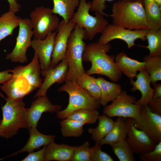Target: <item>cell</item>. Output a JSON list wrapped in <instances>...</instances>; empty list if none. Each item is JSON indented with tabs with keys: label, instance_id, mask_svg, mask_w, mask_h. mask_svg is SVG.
<instances>
[{
	"label": "cell",
	"instance_id": "obj_1",
	"mask_svg": "<svg viewBox=\"0 0 161 161\" xmlns=\"http://www.w3.org/2000/svg\"><path fill=\"white\" fill-rule=\"evenodd\" d=\"M38 58L35 54L31 61L26 66H18L10 69L12 77L0 87L7 97L15 100H22L26 95L39 88L43 79Z\"/></svg>",
	"mask_w": 161,
	"mask_h": 161
},
{
	"label": "cell",
	"instance_id": "obj_2",
	"mask_svg": "<svg viewBox=\"0 0 161 161\" xmlns=\"http://www.w3.org/2000/svg\"><path fill=\"white\" fill-rule=\"evenodd\" d=\"M112 47L109 43L103 44L98 41L86 45L83 60L91 64V67L86 73L89 75L95 74L104 75L114 82L120 79L122 73L113 58L107 54Z\"/></svg>",
	"mask_w": 161,
	"mask_h": 161
},
{
	"label": "cell",
	"instance_id": "obj_3",
	"mask_svg": "<svg viewBox=\"0 0 161 161\" xmlns=\"http://www.w3.org/2000/svg\"><path fill=\"white\" fill-rule=\"evenodd\" d=\"M112 24L131 30L149 29L146 21L143 0H120L112 4Z\"/></svg>",
	"mask_w": 161,
	"mask_h": 161
},
{
	"label": "cell",
	"instance_id": "obj_4",
	"mask_svg": "<svg viewBox=\"0 0 161 161\" xmlns=\"http://www.w3.org/2000/svg\"><path fill=\"white\" fill-rule=\"evenodd\" d=\"M5 104L1 106L2 119L0 125V137L9 139L18 132L21 128L28 129L27 109L22 101L15 100L8 97Z\"/></svg>",
	"mask_w": 161,
	"mask_h": 161
},
{
	"label": "cell",
	"instance_id": "obj_5",
	"mask_svg": "<svg viewBox=\"0 0 161 161\" xmlns=\"http://www.w3.org/2000/svg\"><path fill=\"white\" fill-rule=\"evenodd\" d=\"M87 38L85 29L75 25L69 38L65 55L68 69L65 82H76L78 78L85 73L83 55L86 45L84 40Z\"/></svg>",
	"mask_w": 161,
	"mask_h": 161
},
{
	"label": "cell",
	"instance_id": "obj_6",
	"mask_svg": "<svg viewBox=\"0 0 161 161\" xmlns=\"http://www.w3.org/2000/svg\"><path fill=\"white\" fill-rule=\"evenodd\" d=\"M58 90L67 92L69 97L67 107L57 112V117L60 119H65L70 114L79 109L97 110L101 105L98 100L80 87L76 82H66Z\"/></svg>",
	"mask_w": 161,
	"mask_h": 161
},
{
	"label": "cell",
	"instance_id": "obj_7",
	"mask_svg": "<svg viewBox=\"0 0 161 161\" xmlns=\"http://www.w3.org/2000/svg\"><path fill=\"white\" fill-rule=\"evenodd\" d=\"M91 7V2L80 0L77 10L70 21L84 29L90 40H92L97 34L102 33L109 24L102 14L95 13V16L91 15L89 11Z\"/></svg>",
	"mask_w": 161,
	"mask_h": 161
},
{
	"label": "cell",
	"instance_id": "obj_8",
	"mask_svg": "<svg viewBox=\"0 0 161 161\" xmlns=\"http://www.w3.org/2000/svg\"><path fill=\"white\" fill-rule=\"evenodd\" d=\"M30 17L33 36L37 40L43 39L56 30L60 22L52 9L44 6L36 7L30 12Z\"/></svg>",
	"mask_w": 161,
	"mask_h": 161
},
{
	"label": "cell",
	"instance_id": "obj_9",
	"mask_svg": "<svg viewBox=\"0 0 161 161\" xmlns=\"http://www.w3.org/2000/svg\"><path fill=\"white\" fill-rule=\"evenodd\" d=\"M136 101L135 97L128 95L125 90L122 91L110 104L105 106L103 113L111 117L135 118L139 114L141 106L136 104Z\"/></svg>",
	"mask_w": 161,
	"mask_h": 161
},
{
	"label": "cell",
	"instance_id": "obj_10",
	"mask_svg": "<svg viewBox=\"0 0 161 161\" xmlns=\"http://www.w3.org/2000/svg\"><path fill=\"white\" fill-rule=\"evenodd\" d=\"M131 118L136 128L144 132L157 143L161 141V115L153 112L145 105L141 106L135 118Z\"/></svg>",
	"mask_w": 161,
	"mask_h": 161
},
{
	"label": "cell",
	"instance_id": "obj_11",
	"mask_svg": "<svg viewBox=\"0 0 161 161\" xmlns=\"http://www.w3.org/2000/svg\"><path fill=\"white\" fill-rule=\"evenodd\" d=\"M19 27L15 47L10 53L7 55L6 58L12 62L24 63L27 61L26 52L31 45L32 27L30 19L20 18Z\"/></svg>",
	"mask_w": 161,
	"mask_h": 161
},
{
	"label": "cell",
	"instance_id": "obj_12",
	"mask_svg": "<svg viewBox=\"0 0 161 161\" xmlns=\"http://www.w3.org/2000/svg\"><path fill=\"white\" fill-rule=\"evenodd\" d=\"M149 30H131L113 24H108L101 33L98 41L102 44H106L114 39H120L125 42L128 48L130 49L135 45L136 40H146L145 35Z\"/></svg>",
	"mask_w": 161,
	"mask_h": 161
},
{
	"label": "cell",
	"instance_id": "obj_13",
	"mask_svg": "<svg viewBox=\"0 0 161 161\" xmlns=\"http://www.w3.org/2000/svg\"><path fill=\"white\" fill-rule=\"evenodd\" d=\"M75 25L70 21L66 22L63 20L60 21L55 38L49 71L54 68L65 58L68 40Z\"/></svg>",
	"mask_w": 161,
	"mask_h": 161
},
{
	"label": "cell",
	"instance_id": "obj_14",
	"mask_svg": "<svg viewBox=\"0 0 161 161\" xmlns=\"http://www.w3.org/2000/svg\"><path fill=\"white\" fill-rule=\"evenodd\" d=\"M57 32V30L50 33L43 39L37 40L34 38L31 41V46L38 58L41 74L44 77L49 69L55 38Z\"/></svg>",
	"mask_w": 161,
	"mask_h": 161
},
{
	"label": "cell",
	"instance_id": "obj_15",
	"mask_svg": "<svg viewBox=\"0 0 161 161\" xmlns=\"http://www.w3.org/2000/svg\"><path fill=\"white\" fill-rule=\"evenodd\" d=\"M128 126L126 139L134 153L142 154L153 150L157 143L144 132L136 128L131 118H126Z\"/></svg>",
	"mask_w": 161,
	"mask_h": 161
},
{
	"label": "cell",
	"instance_id": "obj_16",
	"mask_svg": "<svg viewBox=\"0 0 161 161\" xmlns=\"http://www.w3.org/2000/svg\"><path fill=\"white\" fill-rule=\"evenodd\" d=\"M37 97L32 102L30 107L27 109L28 129L31 127L37 128L38 123L43 113H54L61 109V106L52 104L46 96Z\"/></svg>",
	"mask_w": 161,
	"mask_h": 161
},
{
	"label": "cell",
	"instance_id": "obj_17",
	"mask_svg": "<svg viewBox=\"0 0 161 161\" xmlns=\"http://www.w3.org/2000/svg\"><path fill=\"white\" fill-rule=\"evenodd\" d=\"M68 69V62L65 58L54 68L48 72L34 98L46 96L48 89L53 84L55 83H61L64 82Z\"/></svg>",
	"mask_w": 161,
	"mask_h": 161
},
{
	"label": "cell",
	"instance_id": "obj_18",
	"mask_svg": "<svg viewBox=\"0 0 161 161\" xmlns=\"http://www.w3.org/2000/svg\"><path fill=\"white\" fill-rule=\"evenodd\" d=\"M136 77L135 81L130 79V83L132 86L131 90L139 91L141 96L139 100H137L135 103L140 105H147L153 96V89L150 85L151 81L149 75L144 69L139 71Z\"/></svg>",
	"mask_w": 161,
	"mask_h": 161
},
{
	"label": "cell",
	"instance_id": "obj_19",
	"mask_svg": "<svg viewBox=\"0 0 161 161\" xmlns=\"http://www.w3.org/2000/svg\"><path fill=\"white\" fill-rule=\"evenodd\" d=\"M29 133V137L26 144L20 150L7 156L4 158L15 156L18 154L25 152L29 153L39 149L41 147L46 146L54 141L55 136L54 135H47L40 132L37 128L31 127L28 129Z\"/></svg>",
	"mask_w": 161,
	"mask_h": 161
},
{
	"label": "cell",
	"instance_id": "obj_20",
	"mask_svg": "<svg viewBox=\"0 0 161 161\" xmlns=\"http://www.w3.org/2000/svg\"><path fill=\"white\" fill-rule=\"evenodd\" d=\"M115 62L120 72L130 79L136 77L137 72L145 69L144 62L131 58L123 52L117 55Z\"/></svg>",
	"mask_w": 161,
	"mask_h": 161
},
{
	"label": "cell",
	"instance_id": "obj_21",
	"mask_svg": "<svg viewBox=\"0 0 161 161\" xmlns=\"http://www.w3.org/2000/svg\"><path fill=\"white\" fill-rule=\"evenodd\" d=\"M76 146L65 144H58L52 142L45 146V161H70Z\"/></svg>",
	"mask_w": 161,
	"mask_h": 161
},
{
	"label": "cell",
	"instance_id": "obj_22",
	"mask_svg": "<svg viewBox=\"0 0 161 161\" xmlns=\"http://www.w3.org/2000/svg\"><path fill=\"white\" fill-rule=\"evenodd\" d=\"M128 132V126L125 118L117 117L114 121L110 131L100 143L101 146L107 144L112 146L126 139Z\"/></svg>",
	"mask_w": 161,
	"mask_h": 161
},
{
	"label": "cell",
	"instance_id": "obj_23",
	"mask_svg": "<svg viewBox=\"0 0 161 161\" xmlns=\"http://www.w3.org/2000/svg\"><path fill=\"white\" fill-rule=\"evenodd\" d=\"M96 81L101 90L99 101L103 106H106L109 102L116 98L122 91L119 84L108 81L103 78H97Z\"/></svg>",
	"mask_w": 161,
	"mask_h": 161
},
{
	"label": "cell",
	"instance_id": "obj_24",
	"mask_svg": "<svg viewBox=\"0 0 161 161\" xmlns=\"http://www.w3.org/2000/svg\"><path fill=\"white\" fill-rule=\"evenodd\" d=\"M146 21L149 29H161V6L154 0H143Z\"/></svg>",
	"mask_w": 161,
	"mask_h": 161
},
{
	"label": "cell",
	"instance_id": "obj_25",
	"mask_svg": "<svg viewBox=\"0 0 161 161\" xmlns=\"http://www.w3.org/2000/svg\"><path fill=\"white\" fill-rule=\"evenodd\" d=\"M53 13L61 17L66 22H69L72 17L80 0H52Z\"/></svg>",
	"mask_w": 161,
	"mask_h": 161
},
{
	"label": "cell",
	"instance_id": "obj_26",
	"mask_svg": "<svg viewBox=\"0 0 161 161\" xmlns=\"http://www.w3.org/2000/svg\"><path fill=\"white\" fill-rule=\"evenodd\" d=\"M98 124L95 128H89L88 132L92 135V139L95 144H99L101 140L110 131L114 125V121L110 117L105 114L99 116Z\"/></svg>",
	"mask_w": 161,
	"mask_h": 161
},
{
	"label": "cell",
	"instance_id": "obj_27",
	"mask_svg": "<svg viewBox=\"0 0 161 161\" xmlns=\"http://www.w3.org/2000/svg\"><path fill=\"white\" fill-rule=\"evenodd\" d=\"M13 11H9L0 16V41L11 35L14 30L19 24V17Z\"/></svg>",
	"mask_w": 161,
	"mask_h": 161
},
{
	"label": "cell",
	"instance_id": "obj_28",
	"mask_svg": "<svg viewBox=\"0 0 161 161\" xmlns=\"http://www.w3.org/2000/svg\"><path fill=\"white\" fill-rule=\"evenodd\" d=\"M145 70L149 75L152 84L161 80V56H145L143 59Z\"/></svg>",
	"mask_w": 161,
	"mask_h": 161
},
{
	"label": "cell",
	"instance_id": "obj_29",
	"mask_svg": "<svg viewBox=\"0 0 161 161\" xmlns=\"http://www.w3.org/2000/svg\"><path fill=\"white\" fill-rule=\"evenodd\" d=\"M61 130L64 137H78L83 132V126L86 124L66 118L60 122Z\"/></svg>",
	"mask_w": 161,
	"mask_h": 161
},
{
	"label": "cell",
	"instance_id": "obj_30",
	"mask_svg": "<svg viewBox=\"0 0 161 161\" xmlns=\"http://www.w3.org/2000/svg\"><path fill=\"white\" fill-rule=\"evenodd\" d=\"M90 75L86 72L82 74L77 79V83L99 100L101 95L100 88L96 81V78Z\"/></svg>",
	"mask_w": 161,
	"mask_h": 161
},
{
	"label": "cell",
	"instance_id": "obj_31",
	"mask_svg": "<svg viewBox=\"0 0 161 161\" xmlns=\"http://www.w3.org/2000/svg\"><path fill=\"white\" fill-rule=\"evenodd\" d=\"M145 37L148 44L143 47L149 51L148 55L161 56V29L157 30L149 29Z\"/></svg>",
	"mask_w": 161,
	"mask_h": 161
},
{
	"label": "cell",
	"instance_id": "obj_32",
	"mask_svg": "<svg viewBox=\"0 0 161 161\" xmlns=\"http://www.w3.org/2000/svg\"><path fill=\"white\" fill-rule=\"evenodd\" d=\"M112 151L120 161H135L134 152L125 139L111 146Z\"/></svg>",
	"mask_w": 161,
	"mask_h": 161
},
{
	"label": "cell",
	"instance_id": "obj_33",
	"mask_svg": "<svg viewBox=\"0 0 161 161\" xmlns=\"http://www.w3.org/2000/svg\"><path fill=\"white\" fill-rule=\"evenodd\" d=\"M99 113L97 110H90L86 109H79L70 114L67 117L85 124L95 123L97 120Z\"/></svg>",
	"mask_w": 161,
	"mask_h": 161
},
{
	"label": "cell",
	"instance_id": "obj_34",
	"mask_svg": "<svg viewBox=\"0 0 161 161\" xmlns=\"http://www.w3.org/2000/svg\"><path fill=\"white\" fill-rule=\"evenodd\" d=\"M70 161H90V147L88 141L80 146H76Z\"/></svg>",
	"mask_w": 161,
	"mask_h": 161
},
{
	"label": "cell",
	"instance_id": "obj_35",
	"mask_svg": "<svg viewBox=\"0 0 161 161\" xmlns=\"http://www.w3.org/2000/svg\"><path fill=\"white\" fill-rule=\"evenodd\" d=\"M90 161H114L109 154L101 150V146L95 144L90 147Z\"/></svg>",
	"mask_w": 161,
	"mask_h": 161
},
{
	"label": "cell",
	"instance_id": "obj_36",
	"mask_svg": "<svg viewBox=\"0 0 161 161\" xmlns=\"http://www.w3.org/2000/svg\"><path fill=\"white\" fill-rule=\"evenodd\" d=\"M140 158L142 161H161V141L157 144L153 150L141 154Z\"/></svg>",
	"mask_w": 161,
	"mask_h": 161
},
{
	"label": "cell",
	"instance_id": "obj_37",
	"mask_svg": "<svg viewBox=\"0 0 161 161\" xmlns=\"http://www.w3.org/2000/svg\"><path fill=\"white\" fill-rule=\"evenodd\" d=\"M113 0H92L91 2V7L90 10L95 13L102 14L104 16H110V15L106 14L104 11L106 8V1H111ZM134 1L136 0H123Z\"/></svg>",
	"mask_w": 161,
	"mask_h": 161
},
{
	"label": "cell",
	"instance_id": "obj_38",
	"mask_svg": "<svg viewBox=\"0 0 161 161\" xmlns=\"http://www.w3.org/2000/svg\"><path fill=\"white\" fill-rule=\"evenodd\" d=\"M46 146L39 151L29 153L27 156L22 159V161H46L44 152Z\"/></svg>",
	"mask_w": 161,
	"mask_h": 161
},
{
	"label": "cell",
	"instance_id": "obj_39",
	"mask_svg": "<svg viewBox=\"0 0 161 161\" xmlns=\"http://www.w3.org/2000/svg\"><path fill=\"white\" fill-rule=\"evenodd\" d=\"M147 105L152 112L161 115V97L152 98Z\"/></svg>",
	"mask_w": 161,
	"mask_h": 161
},
{
	"label": "cell",
	"instance_id": "obj_40",
	"mask_svg": "<svg viewBox=\"0 0 161 161\" xmlns=\"http://www.w3.org/2000/svg\"><path fill=\"white\" fill-rule=\"evenodd\" d=\"M10 69L0 72V84L3 83L9 80L12 77Z\"/></svg>",
	"mask_w": 161,
	"mask_h": 161
},
{
	"label": "cell",
	"instance_id": "obj_41",
	"mask_svg": "<svg viewBox=\"0 0 161 161\" xmlns=\"http://www.w3.org/2000/svg\"><path fill=\"white\" fill-rule=\"evenodd\" d=\"M9 5V10L15 13L20 11V5L18 3L16 0H7Z\"/></svg>",
	"mask_w": 161,
	"mask_h": 161
},
{
	"label": "cell",
	"instance_id": "obj_42",
	"mask_svg": "<svg viewBox=\"0 0 161 161\" xmlns=\"http://www.w3.org/2000/svg\"><path fill=\"white\" fill-rule=\"evenodd\" d=\"M152 84L154 86L153 98L161 97V84L156 83Z\"/></svg>",
	"mask_w": 161,
	"mask_h": 161
},
{
	"label": "cell",
	"instance_id": "obj_43",
	"mask_svg": "<svg viewBox=\"0 0 161 161\" xmlns=\"http://www.w3.org/2000/svg\"><path fill=\"white\" fill-rule=\"evenodd\" d=\"M160 6H161V0H154Z\"/></svg>",
	"mask_w": 161,
	"mask_h": 161
},
{
	"label": "cell",
	"instance_id": "obj_44",
	"mask_svg": "<svg viewBox=\"0 0 161 161\" xmlns=\"http://www.w3.org/2000/svg\"><path fill=\"white\" fill-rule=\"evenodd\" d=\"M1 120L0 119V124H1Z\"/></svg>",
	"mask_w": 161,
	"mask_h": 161
}]
</instances>
